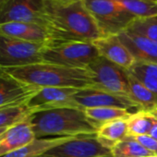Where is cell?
<instances>
[{"label":"cell","instance_id":"12","mask_svg":"<svg viewBox=\"0 0 157 157\" xmlns=\"http://www.w3.org/2000/svg\"><path fill=\"white\" fill-rule=\"evenodd\" d=\"M40 89L17 81L3 70L0 73V108L27 105Z\"/></svg>","mask_w":157,"mask_h":157},{"label":"cell","instance_id":"31","mask_svg":"<svg viewBox=\"0 0 157 157\" xmlns=\"http://www.w3.org/2000/svg\"><path fill=\"white\" fill-rule=\"evenodd\" d=\"M3 72V69L2 68H0V73H2Z\"/></svg>","mask_w":157,"mask_h":157},{"label":"cell","instance_id":"34","mask_svg":"<svg viewBox=\"0 0 157 157\" xmlns=\"http://www.w3.org/2000/svg\"><path fill=\"white\" fill-rule=\"evenodd\" d=\"M153 1H157V0H153Z\"/></svg>","mask_w":157,"mask_h":157},{"label":"cell","instance_id":"1","mask_svg":"<svg viewBox=\"0 0 157 157\" xmlns=\"http://www.w3.org/2000/svg\"><path fill=\"white\" fill-rule=\"evenodd\" d=\"M51 39L48 44L93 43L104 37L83 0H44Z\"/></svg>","mask_w":157,"mask_h":157},{"label":"cell","instance_id":"28","mask_svg":"<svg viewBox=\"0 0 157 157\" xmlns=\"http://www.w3.org/2000/svg\"><path fill=\"white\" fill-rule=\"evenodd\" d=\"M151 111L154 113V115H155L156 117H157V108H155V109H153V110H151ZM150 136L157 140V122H156V124L154 125V127L152 128V129H151V133H150Z\"/></svg>","mask_w":157,"mask_h":157},{"label":"cell","instance_id":"7","mask_svg":"<svg viewBox=\"0 0 157 157\" xmlns=\"http://www.w3.org/2000/svg\"><path fill=\"white\" fill-rule=\"evenodd\" d=\"M87 69L92 76L94 89L129 98L127 69L101 56L96 57Z\"/></svg>","mask_w":157,"mask_h":157},{"label":"cell","instance_id":"19","mask_svg":"<svg viewBox=\"0 0 157 157\" xmlns=\"http://www.w3.org/2000/svg\"><path fill=\"white\" fill-rule=\"evenodd\" d=\"M95 136L102 144L111 150L114 144L128 137L127 119L109 121L100 125L96 128Z\"/></svg>","mask_w":157,"mask_h":157},{"label":"cell","instance_id":"9","mask_svg":"<svg viewBox=\"0 0 157 157\" xmlns=\"http://www.w3.org/2000/svg\"><path fill=\"white\" fill-rule=\"evenodd\" d=\"M45 155L50 157H107L111 150L102 144L95 135L75 137L51 150Z\"/></svg>","mask_w":157,"mask_h":157},{"label":"cell","instance_id":"20","mask_svg":"<svg viewBox=\"0 0 157 157\" xmlns=\"http://www.w3.org/2000/svg\"><path fill=\"white\" fill-rule=\"evenodd\" d=\"M157 122V117L151 110H137L127 119L128 136L136 138L150 135Z\"/></svg>","mask_w":157,"mask_h":157},{"label":"cell","instance_id":"27","mask_svg":"<svg viewBox=\"0 0 157 157\" xmlns=\"http://www.w3.org/2000/svg\"><path fill=\"white\" fill-rule=\"evenodd\" d=\"M140 144H142L146 149L151 151L155 156H157V140L151 137L150 135L139 136L135 138Z\"/></svg>","mask_w":157,"mask_h":157},{"label":"cell","instance_id":"32","mask_svg":"<svg viewBox=\"0 0 157 157\" xmlns=\"http://www.w3.org/2000/svg\"><path fill=\"white\" fill-rule=\"evenodd\" d=\"M59 1H67V0H59Z\"/></svg>","mask_w":157,"mask_h":157},{"label":"cell","instance_id":"5","mask_svg":"<svg viewBox=\"0 0 157 157\" xmlns=\"http://www.w3.org/2000/svg\"><path fill=\"white\" fill-rule=\"evenodd\" d=\"M83 2L105 36L118 35L136 20L117 0H83Z\"/></svg>","mask_w":157,"mask_h":157},{"label":"cell","instance_id":"16","mask_svg":"<svg viewBox=\"0 0 157 157\" xmlns=\"http://www.w3.org/2000/svg\"><path fill=\"white\" fill-rule=\"evenodd\" d=\"M117 36L136 61L157 64V42L129 31H124Z\"/></svg>","mask_w":157,"mask_h":157},{"label":"cell","instance_id":"3","mask_svg":"<svg viewBox=\"0 0 157 157\" xmlns=\"http://www.w3.org/2000/svg\"><path fill=\"white\" fill-rule=\"evenodd\" d=\"M31 121L36 139L95 135L97 128L86 117L84 110L78 108L35 112L31 115Z\"/></svg>","mask_w":157,"mask_h":157},{"label":"cell","instance_id":"4","mask_svg":"<svg viewBox=\"0 0 157 157\" xmlns=\"http://www.w3.org/2000/svg\"><path fill=\"white\" fill-rule=\"evenodd\" d=\"M99 56L94 44L87 42L46 44L42 55L43 62L77 68H87Z\"/></svg>","mask_w":157,"mask_h":157},{"label":"cell","instance_id":"14","mask_svg":"<svg viewBox=\"0 0 157 157\" xmlns=\"http://www.w3.org/2000/svg\"><path fill=\"white\" fill-rule=\"evenodd\" d=\"M99 55L112 63L128 70L136 62L130 51L117 35H106L93 42Z\"/></svg>","mask_w":157,"mask_h":157},{"label":"cell","instance_id":"8","mask_svg":"<svg viewBox=\"0 0 157 157\" xmlns=\"http://www.w3.org/2000/svg\"><path fill=\"white\" fill-rule=\"evenodd\" d=\"M25 22L48 28L44 0H0V23Z\"/></svg>","mask_w":157,"mask_h":157},{"label":"cell","instance_id":"22","mask_svg":"<svg viewBox=\"0 0 157 157\" xmlns=\"http://www.w3.org/2000/svg\"><path fill=\"white\" fill-rule=\"evenodd\" d=\"M112 157H148L155 156L135 138L128 136L111 147Z\"/></svg>","mask_w":157,"mask_h":157},{"label":"cell","instance_id":"10","mask_svg":"<svg viewBox=\"0 0 157 157\" xmlns=\"http://www.w3.org/2000/svg\"><path fill=\"white\" fill-rule=\"evenodd\" d=\"M78 109L84 110L94 107H117L129 110L134 113V109L140 107L131 99L122 95H117L94 88H85L78 90L73 96Z\"/></svg>","mask_w":157,"mask_h":157},{"label":"cell","instance_id":"24","mask_svg":"<svg viewBox=\"0 0 157 157\" xmlns=\"http://www.w3.org/2000/svg\"><path fill=\"white\" fill-rule=\"evenodd\" d=\"M118 4L136 19L157 16V1L153 0H117Z\"/></svg>","mask_w":157,"mask_h":157},{"label":"cell","instance_id":"23","mask_svg":"<svg viewBox=\"0 0 157 157\" xmlns=\"http://www.w3.org/2000/svg\"><path fill=\"white\" fill-rule=\"evenodd\" d=\"M128 71L149 90L157 94V64L136 61Z\"/></svg>","mask_w":157,"mask_h":157},{"label":"cell","instance_id":"15","mask_svg":"<svg viewBox=\"0 0 157 157\" xmlns=\"http://www.w3.org/2000/svg\"><path fill=\"white\" fill-rule=\"evenodd\" d=\"M0 34L32 43L48 44L51 39L47 27L25 22L0 23Z\"/></svg>","mask_w":157,"mask_h":157},{"label":"cell","instance_id":"21","mask_svg":"<svg viewBox=\"0 0 157 157\" xmlns=\"http://www.w3.org/2000/svg\"><path fill=\"white\" fill-rule=\"evenodd\" d=\"M86 117L90 119V121L98 128L100 125L118 120V119H128L133 112L124 108L117 107H94V108H86L84 109Z\"/></svg>","mask_w":157,"mask_h":157},{"label":"cell","instance_id":"18","mask_svg":"<svg viewBox=\"0 0 157 157\" xmlns=\"http://www.w3.org/2000/svg\"><path fill=\"white\" fill-rule=\"evenodd\" d=\"M128 96L138 105L140 110H153L157 108V94L149 90L128 71Z\"/></svg>","mask_w":157,"mask_h":157},{"label":"cell","instance_id":"2","mask_svg":"<svg viewBox=\"0 0 157 157\" xmlns=\"http://www.w3.org/2000/svg\"><path fill=\"white\" fill-rule=\"evenodd\" d=\"M3 70L17 81L37 88H94L93 78L87 68L68 67L41 62Z\"/></svg>","mask_w":157,"mask_h":157},{"label":"cell","instance_id":"6","mask_svg":"<svg viewBox=\"0 0 157 157\" xmlns=\"http://www.w3.org/2000/svg\"><path fill=\"white\" fill-rule=\"evenodd\" d=\"M46 44L26 42L0 34V68H10L43 62Z\"/></svg>","mask_w":157,"mask_h":157},{"label":"cell","instance_id":"11","mask_svg":"<svg viewBox=\"0 0 157 157\" xmlns=\"http://www.w3.org/2000/svg\"><path fill=\"white\" fill-rule=\"evenodd\" d=\"M80 89L47 87L41 88L27 103L32 113L58 108H77L73 96Z\"/></svg>","mask_w":157,"mask_h":157},{"label":"cell","instance_id":"13","mask_svg":"<svg viewBox=\"0 0 157 157\" xmlns=\"http://www.w3.org/2000/svg\"><path fill=\"white\" fill-rule=\"evenodd\" d=\"M36 139L31 116L6 128L0 135V157H3Z\"/></svg>","mask_w":157,"mask_h":157},{"label":"cell","instance_id":"30","mask_svg":"<svg viewBox=\"0 0 157 157\" xmlns=\"http://www.w3.org/2000/svg\"><path fill=\"white\" fill-rule=\"evenodd\" d=\"M39 157H50V156H47V155L44 154V155H42V156H39Z\"/></svg>","mask_w":157,"mask_h":157},{"label":"cell","instance_id":"25","mask_svg":"<svg viewBox=\"0 0 157 157\" xmlns=\"http://www.w3.org/2000/svg\"><path fill=\"white\" fill-rule=\"evenodd\" d=\"M32 111L27 105H12L0 108V128H9L15 123L30 117Z\"/></svg>","mask_w":157,"mask_h":157},{"label":"cell","instance_id":"29","mask_svg":"<svg viewBox=\"0 0 157 157\" xmlns=\"http://www.w3.org/2000/svg\"><path fill=\"white\" fill-rule=\"evenodd\" d=\"M6 128H0V135H1V134L6 130Z\"/></svg>","mask_w":157,"mask_h":157},{"label":"cell","instance_id":"33","mask_svg":"<svg viewBox=\"0 0 157 157\" xmlns=\"http://www.w3.org/2000/svg\"><path fill=\"white\" fill-rule=\"evenodd\" d=\"M148 157H157V156H148Z\"/></svg>","mask_w":157,"mask_h":157},{"label":"cell","instance_id":"26","mask_svg":"<svg viewBox=\"0 0 157 157\" xmlns=\"http://www.w3.org/2000/svg\"><path fill=\"white\" fill-rule=\"evenodd\" d=\"M126 31L143 35L157 42V16L145 19H136Z\"/></svg>","mask_w":157,"mask_h":157},{"label":"cell","instance_id":"17","mask_svg":"<svg viewBox=\"0 0 157 157\" xmlns=\"http://www.w3.org/2000/svg\"><path fill=\"white\" fill-rule=\"evenodd\" d=\"M75 137H50L35 139L31 143L3 156V157H39L49 150L73 139Z\"/></svg>","mask_w":157,"mask_h":157}]
</instances>
